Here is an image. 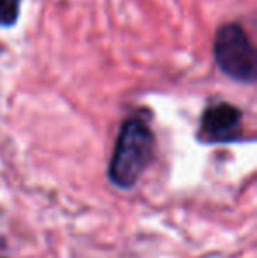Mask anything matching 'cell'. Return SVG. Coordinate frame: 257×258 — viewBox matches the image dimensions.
Segmentation results:
<instances>
[{
  "label": "cell",
  "mask_w": 257,
  "mask_h": 258,
  "mask_svg": "<svg viewBox=\"0 0 257 258\" xmlns=\"http://www.w3.org/2000/svg\"><path fill=\"white\" fill-rule=\"evenodd\" d=\"M155 155V134L143 118H127L120 126L108 167L111 184L132 190Z\"/></svg>",
  "instance_id": "1"
},
{
  "label": "cell",
  "mask_w": 257,
  "mask_h": 258,
  "mask_svg": "<svg viewBox=\"0 0 257 258\" xmlns=\"http://www.w3.org/2000/svg\"><path fill=\"white\" fill-rule=\"evenodd\" d=\"M213 58L227 78L243 85L257 79V53L245 28L238 23L219 27L213 37Z\"/></svg>",
  "instance_id": "2"
},
{
  "label": "cell",
  "mask_w": 257,
  "mask_h": 258,
  "mask_svg": "<svg viewBox=\"0 0 257 258\" xmlns=\"http://www.w3.org/2000/svg\"><path fill=\"white\" fill-rule=\"evenodd\" d=\"M243 112L233 104H213L202 112L199 139L204 143H234L241 139Z\"/></svg>",
  "instance_id": "3"
},
{
  "label": "cell",
  "mask_w": 257,
  "mask_h": 258,
  "mask_svg": "<svg viewBox=\"0 0 257 258\" xmlns=\"http://www.w3.org/2000/svg\"><path fill=\"white\" fill-rule=\"evenodd\" d=\"M21 0H0V27H14L20 18Z\"/></svg>",
  "instance_id": "4"
},
{
  "label": "cell",
  "mask_w": 257,
  "mask_h": 258,
  "mask_svg": "<svg viewBox=\"0 0 257 258\" xmlns=\"http://www.w3.org/2000/svg\"><path fill=\"white\" fill-rule=\"evenodd\" d=\"M0 51H2V49H0Z\"/></svg>",
  "instance_id": "5"
}]
</instances>
